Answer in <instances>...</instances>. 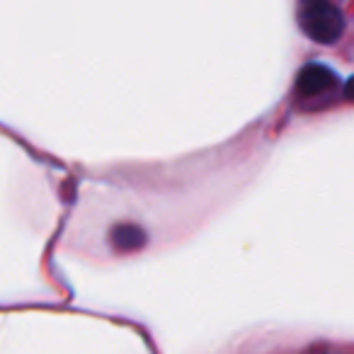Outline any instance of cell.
<instances>
[{
    "label": "cell",
    "mask_w": 354,
    "mask_h": 354,
    "mask_svg": "<svg viewBox=\"0 0 354 354\" xmlns=\"http://www.w3.org/2000/svg\"><path fill=\"white\" fill-rule=\"evenodd\" d=\"M299 25L318 44H335L344 32V15L339 8L330 6V3L313 0V3L301 6Z\"/></svg>",
    "instance_id": "cell-1"
},
{
    "label": "cell",
    "mask_w": 354,
    "mask_h": 354,
    "mask_svg": "<svg viewBox=\"0 0 354 354\" xmlns=\"http://www.w3.org/2000/svg\"><path fill=\"white\" fill-rule=\"evenodd\" d=\"M146 243V233L133 223H117L109 231V245L117 252H133Z\"/></svg>",
    "instance_id": "cell-3"
},
{
    "label": "cell",
    "mask_w": 354,
    "mask_h": 354,
    "mask_svg": "<svg viewBox=\"0 0 354 354\" xmlns=\"http://www.w3.org/2000/svg\"><path fill=\"white\" fill-rule=\"evenodd\" d=\"M344 95H347V100H352L354 102V75L347 80V85H344Z\"/></svg>",
    "instance_id": "cell-4"
},
{
    "label": "cell",
    "mask_w": 354,
    "mask_h": 354,
    "mask_svg": "<svg viewBox=\"0 0 354 354\" xmlns=\"http://www.w3.org/2000/svg\"><path fill=\"white\" fill-rule=\"evenodd\" d=\"M335 73L323 64H308L301 68L299 78H296V90L301 97H315V95L328 93L335 85Z\"/></svg>",
    "instance_id": "cell-2"
}]
</instances>
